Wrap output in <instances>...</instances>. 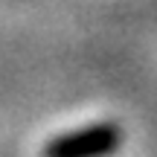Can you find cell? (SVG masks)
Returning <instances> with one entry per match:
<instances>
[{"mask_svg":"<svg viewBox=\"0 0 157 157\" xmlns=\"http://www.w3.org/2000/svg\"><path fill=\"white\" fill-rule=\"evenodd\" d=\"M122 146V131L113 122H93L52 137L44 157H108Z\"/></svg>","mask_w":157,"mask_h":157,"instance_id":"1","label":"cell"}]
</instances>
